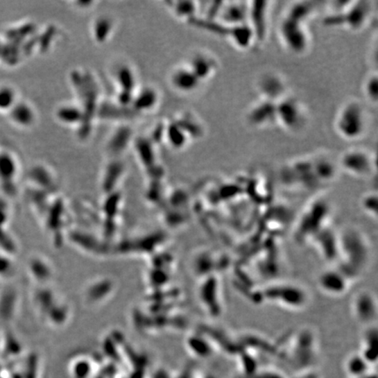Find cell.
<instances>
[{
	"label": "cell",
	"instance_id": "obj_1",
	"mask_svg": "<svg viewBox=\"0 0 378 378\" xmlns=\"http://www.w3.org/2000/svg\"><path fill=\"white\" fill-rule=\"evenodd\" d=\"M339 257L337 266L350 274L354 280L362 275L369 266L370 246L369 241L361 230L347 227L338 233Z\"/></svg>",
	"mask_w": 378,
	"mask_h": 378
},
{
	"label": "cell",
	"instance_id": "obj_2",
	"mask_svg": "<svg viewBox=\"0 0 378 378\" xmlns=\"http://www.w3.org/2000/svg\"><path fill=\"white\" fill-rule=\"evenodd\" d=\"M366 108L357 100H349L338 110L334 119L337 135L347 141L363 138L368 121Z\"/></svg>",
	"mask_w": 378,
	"mask_h": 378
},
{
	"label": "cell",
	"instance_id": "obj_3",
	"mask_svg": "<svg viewBox=\"0 0 378 378\" xmlns=\"http://www.w3.org/2000/svg\"><path fill=\"white\" fill-rule=\"evenodd\" d=\"M267 302L287 310L305 309L310 302V293L305 286L292 282L274 283L263 291Z\"/></svg>",
	"mask_w": 378,
	"mask_h": 378
},
{
	"label": "cell",
	"instance_id": "obj_4",
	"mask_svg": "<svg viewBox=\"0 0 378 378\" xmlns=\"http://www.w3.org/2000/svg\"><path fill=\"white\" fill-rule=\"evenodd\" d=\"M330 216V204L323 198L314 200L300 216L295 232L296 239L300 243L311 242L318 233L329 227Z\"/></svg>",
	"mask_w": 378,
	"mask_h": 378
},
{
	"label": "cell",
	"instance_id": "obj_5",
	"mask_svg": "<svg viewBox=\"0 0 378 378\" xmlns=\"http://www.w3.org/2000/svg\"><path fill=\"white\" fill-rule=\"evenodd\" d=\"M343 8L338 9L332 15L327 17L325 23L327 26H342L349 30L363 29L370 21L371 8L370 2L357 1L345 2Z\"/></svg>",
	"mask_w": 378,
	"mask_h": 378
},
{
	"label": "cell",
	"instance_id": "obj_6",
	"mask_svg": "<svg viewBox=\"0 0 378 378\" xmlns=\"http://www.w3.org/2000/svg\"><path fill=\"white\" fill-rule=\"evenodd\" d=\"M277 126L289 132H300L306 126L305 107L299 99L286 96L276 103Z\"/></svg>",
	"mask_w": 378,
	"mask_h": 378
},
{
	"label": "cell",
	"instance_id": "obj_7",
	"mask_svg": "<svg viewBox=\"0 0 378 378\" xmlns=\"http://www.w3.org/2000/svg\"><path fill=\"white\" fill-rule=\"evenodd\" d=\"M282 178L286 186L300 187L301 189H316L321 186L314 172L312 158L300 159L287 164L284 167Z\"/></svg>",
	"mask_w": 378,
	"mask_h": 378
},
{
	"label": "cell",
	"instance_id": "obj_8",
	"mask_svg": "<svg viewBox=\"0 0 378 378\" xmlns=\"http://www.w3.org/2000/svg\"><path fill=\"white\" fill-rule=\"evenodd\" d=\"M354 281L345 270L336 264L321 270L317 277L316 283L321 293L329 297L338 298L345 295Z\"/></svg>",
	"mask_w": 378,
	"mask_h": 378
},
{
	"label": "cell",
	"instance_id": "obj_9",
	"mask_svg": "<svg viewBox=\"0 0 378 378\" xmlns=\"http://www.w3.org/2000/svg\"><path fill=\"white\" fill-rule=\"evenodd\" d=\"M279 30L281 42L289 51L300 55L309 49L310 39L306 23L285 16Z\"/></svg>",
	"mask_w": 378,
	"mask_h": 378
},
{
	"label": "cell",
	"instance_id": "obj_10",
	"mask_svg": "<svg viewBox=\"0 0 378 378\" xmlns=\"http://www.w3.org/2000/svg\"><path fill=\"white\" fill-rule=\"evenodd\" d=\"M376 159L363 149L353 148L343 153L339 160V166L350 175L358 178H367L376 171Z\"/></svg>",
	"mask_w": 378,
	"mask_h": 378
},
{
	"label": "cell",
	"instance_id": "obj_11",
	"mask_svg": "<svg viewBox=\"0 0 378 378\" xmlns=\"http://www.w3.org/2000/svg\"><path fill=\"white\" fill-rule=\"evenodd\" d=\"M351 313L361 326L377 324L378 302L377 296L370 290H360L354 294L350 303Z\"/></svg>",
	"mask_w": 378,
	"mask_h": 378
},
{
	"label": "cell",
	"instance_id": "obj_12",
	"mask_svg": "<svg viewBox=\"0 0 378 378\" xmlns=\"http://www.w3.org/2000/svg\"><path fill=\"white\" fill-rule=\"evenodd\" d=\"M215 19L226 26L249 24V2H220Z\"/></svg>",
	"mask_w": 378,
	"mask_h": 378
},
{
	"label": "cell",
	"instance_id": "obj_13",
	"mask_svg": "<svg viewBox=\"0 0 378 378\" xmlns=\"http://www.w3.org/2000/svg\"><path fill=\"white\" fill-rule=\"evenodd\" d=\"M200 300L204 309L212 316L218 317L223 312L222 290L215 276H207L200 289Z\"/></svg>",
	"mask_w": 378,
	"mask_h": 378
},
{
	"label": "cell",
	"instance_id": "obj_14",
	"mask_svg": "<svg viewBox=\"0 0 378 378\" xmlns=\"http://www.w3.org/2000/svg\"><path fill=\"white\" fill-rule=\"evenodd\" d=\"M276 103L260 98L250 107L246 114L247 121L259 129L277 125Z\"/></svg>",
	"mask_w": 378,
	"mask_h": 378
},
{
	"label": "cell",
	"instance_id": "obj_15",
	"mask_svg": "<svg viewBox=\"0 0 378 378\" xmlns=\"http://www.w3.org/2000/svg\"><path fill=\"white\" fill-rule=\"evenodd\" d=\"M257 86L262 99L277 103L287 96L286 83L279 74H264L260 76Z\"/></svg>",
	"mask_w": 378,
	"mask_h": 378
},
{
	"label": "cell",
	"instance_id": "obj_16",
	"mask_svg": "<svg viewBox=\"0 0 378 378\" xmlns=\"http://www.w3.org/2000/svg\"><path fill=\"white\" fill-rule=\"evenodd\" d=\"M187 66L203 83L216 75L219 69V62L212 53L200 51L192 55Z\"/></svg>",
	"mask_w": 378,
	"mask_h": 378
},
{
	"label": "cell",
	"instance_id": "obj_17",
	"mask_svg": "<svg viewBox=\"0 0 378 378\" xmlns=\"http://www.w3.org/2000/svg\"><path fill=\"white\" fill-rule=\"evenodd\" d=\"M316 244L318 252L324 259L331 263H336L339 257V237L338 233L329 227L321 230L311 240Z\"/></svg>",
	"mask_w": 378,
	"mask_h": 378
},
{
	"label": "cell",
	"instance_id": "obj_18",
	"mask_svg": "<svg viewBox=\"0 0 378 378\" xmlns=\"http://www.w3.org/2000/svg\"><path fill=\"white\" fill-rule=\"evenodd\" d=\"M170 82L176 92L184 94L195 92L202 85V82L187 66L180 67L173 70Z\"/></svg>",
	"mask_w": 378,
	"mask_h": 378
},
{
	"label": "cell",
	"instance_id": "obj_19",
	"mask_svg": "<svg viewBox=\"0 0 378 378\" xmlns=\"http://www.w3.org/2000/svg\"><path fill=\"white\" fill-rule=\"evenodd\" d=\"M378 329L377 324L363 327L361 340L360 354L370 366H374L377 361Z\"/></svg>",
	"mask_w": 378,
	"mask_h": 378
},
{
	"label": "cell",
	"instance_id": "obj_20",
	"mask_svg": "<svg viewBox=\"0 0 378 378\" xmlns=\"http://www.w3.org/2000/svg\"><path fill=\"white\" fill-rule=\"evenodd\" d=\"M8 114L11 121L22 128H28L36 120L35 110L29 103L23 101H18Z\"/></svg>",
	"mask_w": 378,
	"mask_h": 378
},
{
	"label": "cell",
	"instance_id": "obj_21",
	"mask_svg": "<svg viewBox=\"0 0 378 378\" xmlns=\"http://www.w3.org/2000/svg\"><path fill=\"white\" fill-rule=\"evenodd\" d=\"M158 101V92L151 87H146L135 96L132 105L138 112H146L155 108Z\"/></svg>",
	"mask_w": 378,
	"mask_h": 378
},
{
	"label": "cell",
	"instance_id": "obj_22",
	"mask_svg": "<svg viewBox=\"0 0 378 378\" xmlns=\"http://www.w3.org/2000/svg\"><path fill=\"white\" fill-rule=\"evenodd\" d=\"M164 138L175 149H182L191 140L185 130L175 121L170 123L166 126Z\"/></svg>",
	"mask_w": 378,
	"mask_h": 378
},
{
	"label": "cell",
	"instance_id": "obj_23",
	"mask_svg": "<svg viewBox=\"0 0 378 378\" xmlns=\"http://www.w3.org/2000/svg\"><path fill=\"white\" fill-rule=\"evenodd\" d=\"M137 155L143 166L152 169L155 166L156 156L155 146L151 139L139 138L135 144Z\"/></svg>",
	"mask_w": 378,
	"mask_h": 378
},
{
	"label": "cell",
	"instance_id": "obj_24",
	"mask_svg": "<svg viewBox=\"0 0 378 378\" xmlns=\"http://www.w3.org/2000/svg\"><path fill=\"white\" fill-rule=\"evenodd\" d=\"M371 366L359 353L350 354L347 358L344 369L350 378H361L370 372Z\"/></svg>",
	"mask_w": 378,
	"mask_h": 378
},
{
	"label": "cell",
	"instance_id": "obj_25",
	"mask_svg": "<svg viewBox=\"0 0 378 378\" xmlns=\"http://www.w3.org/2000/svg\"><path fill=\"white\" fill-rule=\"evenodd\" d=\"M132 139V130L129 127H120L112 135L109 141V150L114 155L122 153L128 146Z\"/></svg>",
	"mask_w": 378,
	"mask_h": 378
},
{
	"label": "cell",
	"instance_id": "obj_26",
	"mask_svg": "<svg viewBox=\"0 0 378 378\" xmlns=\"http://www.w3.org/2000/svg\"><path fill=\"white\" fill-rule=\"evenodd\" d=\"M85 112L75 105H63L56 112V118L65 125H78L85 121Z\"/></svg>",
	"mask_w": 378,
	"mask_h": 378
},
{
	"label": "cell",
	"instance_id": "obj_27",
	"mask_svg": "<svg viewBox=\"0 0 378 378\" xmlns=\"http://www.w3.org/2000/svg\"><path fill=\"white\" fill-rule=\"evenodd\" d=\"M116 79L120 87V92L133 94L136 86L135 73L130 67L120 66L116 72Z\"/></svg>",
	"mask_w": 378,
	"mask_h": 378
},
{
	"label": "cell",
	"instance_id": "obj_28",
	"mask_svg": "<svg viewBox=\"0 0 378 378\" xmlns=\"http://www.w3.org/2000/svg\"><path fill=\"white\" fill-rule=\"evenodd\" d=\"M123 170V166L121 162H110L106 167L105 175L103 179V190L110 192V190H113L116 186L117 180L120 179Z\"/></svg>",
	"mask_w": 378,
	"mask_h": 378
},
{
	"label": "cell",
	"instance_id": "obj_29",
	"mask_svg": "<svg viewBox=\"0 0 378 378\" xmlns=\"http://www.w3.org/2000/svg\"><path fill=\"white\" fill-rule=\"evenodd\" d=\"M113 22L108 17H100L93 25V37L98 43H103L112 35Z\"/></svg>",
	"mask_w": 378,
	"mask_h": 378
},
{
	"label": "cell",
	"instance_id": "obj_30",
	"mask_svg": "<svg viewBox=\"0 0 378 378\" xmlns=\"http://www.w3.org/2000/svg\"><path fill=\"white\" fill-rule=\"evenodd\" d=\"M18 101V93L12 85H0V112L8 113Z\"/></svg>",
	"mask_w": 378,
	"mask_h": 378
},
{
	"label": "cell",
	"instance_id": "obj_31",
	"mask_svg": "<svg viewBox=\"0 0 378 378\" xmlns=\"http://www.w3.org/2000/svg\"><path fill=\"white\" fill-rule=\"evenodd\" d=\"M173 12L180 19H185L191 22L196 19L197 6L193 1H178L173 3L172 6Z\"/></svg>",
	"mask_w": 378,
	"mask_h": 378
},
{
	"label": "cell",
	"instance_id": "obj_32",
	"mask_svg": "<svg viewBox=\"0 0 378 378\" xmlns=\"http://www.w3.org/2000/svg\"><path fill=\"white\" fill-rule=\"evenodd\" d=\"M361 209L369 216L370 218L377 221L378 216V196L376 192L366 194L361 199Z\"/></svg>",
	"mask_w": 378,
	"mask_h": 378
},
{
	"label": "cell",
	"instance_id": "obj_33",
	"mask_svg": "<svg viewBox=\"0 0 378 378\" xmlns=\"http://www.w3.org/2000/svg\"><path fill=\"white\" fill-rule=\"evenodd\" d=\"M363 93L364 95H366V98L369 100L371 103L377 105L378 96V82L376 72L370 74V75L366 79V81H364Z\"/></svg>",
	"mask_w": 378,
	"mask_h": 378
},
{
	"label": "cell",
	"instance_id": "obj_34",
	"mask_svg": "<svg viewBox=\"0 0 378 378\" xmlns=\"http://www.w3.org/2000/svg\"><path fill=\"white\" fill-rule=\"evenodd\" d=\"M252 378H285L277 371L273 370H266V371H260L259 373H255L253 375Z\"/></svg>",
	"mask_w": 378,
	"mask_h": 378
},
{
	"label": "cell",
	"instance_id": "obj_35",
	"mask_svg": "<svg viewBox=\"0 0 378 378\" xmlns=\"http://www.w3.org/2000/svg\"><path fill=\"white\" fill-rule=\"evenodd\" d=\"M361 378H377V376L376 372H374V373L369 372L366 374V376H363V377H361Z\"/></svg>",
	"mask_w": 378,
	"mask_h": 378
}]
</instances>
